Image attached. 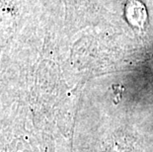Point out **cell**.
I'll return each mask as SVG.
<instances>
[{
    "mask_svg": "<svg viewBox=\"0 0 153 152\" xmlns=\"http://www.w3.org/2000/svg\"><path fill=\"white\" fill-rule=\"evenodd\" d=\"M74 1L78 7L82 8H91L93 5V0H74Z\"/></svg>",
    "mask_w": 153,
    "mask_h": 152,
    "instance_id": "obj_2",
    "label": "cell"
},
{
    "mask_svg": "<svg viewBox=\"0 0 153 152\" xmlns=\"http://www.w3.org/2000/svg\"><path fill=\"white\" fill-rule=\"evenodd\" d=\"M18 0H0V27L9 25L18 16Z\"/></svg>",
    "mask_w": 153,
    "mask_h": 152,
    "instance_id": "obj_1",
    "label": "cell"
},
{
    "mask_svg": "<svg viewBox=\"0 0 153 152\" xmlns=\"http://www.w3.org/2000/svg\"><path fill=\"white\" fill-rule=\"evenodd\" d=\"M128 2H129V0H128ZM139 4H135V3H133V0H131V4H129V6H131V9H134V10H136V12L138 13V15L140 16V17L143 19L144 18V13L142 12V10H140V9H137V6H138Z\"/></svg>",
    "mask_w": 153,
    "mask_h": 152,
    "instance_id": "obj_3",
    "label": "cell"
}]
</instances>
